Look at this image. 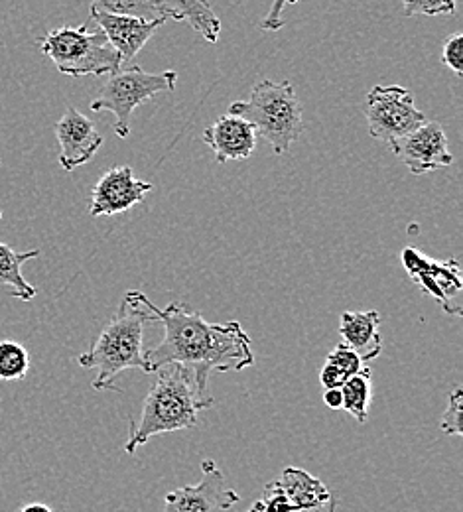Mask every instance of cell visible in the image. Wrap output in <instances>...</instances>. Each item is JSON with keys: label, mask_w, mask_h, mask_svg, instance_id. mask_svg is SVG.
Returning a JSON list of instances; mask_svg holds the SVG:
<instances>
[{"label": "cell", "mask_w": 463, "mask_h": 512, "mask_svg": "<svg viewBox=\"0 0 463 512\" xmlns=\"http://www.w3.org/2000/svg\"><path fill=\"white\" fill-rule=\"evenodd\" d=\"M138 300L152 321L164 327V339L144 351L148 373L176 363L190 369L207 388L211 373L245 371L255 365L251 337L239 321L207 323L188 304L172 302L158 308L142 292Z\"/></svg>", "instance_id": "obj_1"}, {"label": "cell", "mask_w": 463, "mask_h": 512, "mask_svg": "<svg viewBox=\"0 0 463 512\" xmlns=\"http://www.w3.org/2000/svg\"><path fill=\"white\" fill-rule=\"evenodd\" d=\"M213 406V396L201 386L198 377L182 365H164L148 392L138 420L131 424L127 453H134L150 438L192 430L198 426V414Z\"/></svg>", "instance_id": "obj_2"}, {"label": "cell", "mask_w": 463, "mask_h": 512, "mask_svg": "<svg viewBox=\"0 0 463 512\" xmlns=\"http://www.w3.org/2000/svg\"><path fill=\"white\" fill-rule=\"evenodd\" d=\"M148 321H152V318L140 304L138 290L127 292L121 308L103 327L95 345L77 359L83 369L97 371L93 381L95 390L117 388V377L129 369H140L142 373H148L142 349L144 325Z\"/></svg>", "instance_id": "obj_3"}, {"label": "cell", "mask_w": 463, "mask_h": 512, "mask_svg": "<svg viewBox=\"0 0 463 512\" xmlns=\"http://www.w3.org/2000/svg\"><path fill=\"white\" fill-rule=\"evenodd\" d=\"M229 115L253 125L257 136L265 138L278 156L288 152L306 128L302 105L290 81L257 83L247 101L231 103Z\"/></svg>", "instance_id": "obj_4"}, {"label": "cell", "mask_w": 463, "mask_h": 512, "mask_svg": "<svg viewBox=\"0 0 463 512\" xmlns=\"http://www.w3.org/2000/svg\"><path fill=\"white\" fill-rule=\"evenodd\" d=\"M40 50L48 56L60 73L81 77V75H111L123 67L121 56L109 44L101 30H89L87 26L71 28L62 26L48 32Z\"/></svg>", "instance_id": "obj_5"}, {"label": "cell", "mask_w": 463, "mask_h": 512, "mask_svg": "<svg viewBox=\"0 0 463 512\" xmlns=\"http://www.w3.org/2000/svg\"><path fill=\"white\" fill-rule=\"evenodd\" d=\"M178 85V73L174 69L150 73L133 65L111 73L99 95L91 101V111L111 113L113 128L119 138H127L131 132L134 109L152 99L158 93H170Z\"/></svg>", "instance_id": "obj_6"}, {"label": "cell", "mask_w": 463, "mask_h": 512, "mask_svg": "<svg viewBox=\"0 0 463 512\" xmlns=\"http://www.w3.org/2000/svg\"><path fill=\"white\" fill-rule=\"evenodd\" d=\"M369 134L387 144L422 127L428 119L416 109L414 97L400 85H375L365 103Z\"/></svg>", "instance_id": "obj_7"}, {"label": "cell", "mask_w": 463, "mask_h": 512, "mask_svg": "<svg viewBox=\"0 0 463 512\" xmlns=\"http://www.w3.org/2000/svg\"><path fill=\"white\" fill-rule=\"evenodd\" d=\"M402 264L414 284L430 294L450 316L462 314V272L456 258L434 260L420 251L406 247Z\"/></svg>", "instance_id": "obj_8"}, {"label": "cell", "mask_w": 463, "mask_h": 512, "mask_svg": "<svg viewBox=\"0 0 463 512\" xmlns=\"http://www.w3.org/2000/svg\"><path fill=\"white\" fill-rule=\"evenodd\" d=\"M398 160L416 176L436 170H446L454 164L448 136L436 121H426L422 127L389 144Z\"/></svg>", "instance_id": "obj_9"}, {"label": "cell", "mask_w": 463, "mask_h": 512, "mask_svg": "<svg viewBox=\"0 0 463 512\" xmlns=\"http://www.w3.org/2000/svg\"><path fill=\"white\" fill-rule=\"evenodd\" d=\"M201 471L198 485L180 487L164 497V512H225L239 503L241 497L227 485L215 461L205 459Z\"/></svg>", "instance_id": "obj_10"}, {"label": "cell", "mask_w": 463, "mask_h": 512, "mask_svg": "<svg viewBox=\"0 0 463 512\" xmlns=\"http://www.w3.org/2000/svg\"><path fill=\"white\" fill-rule=\"evenodd\" d=\"M152 192V184L134 178L131 166H121L109 170L99 178L91 193L89 213L93 217H109L119 215L133 209L136 203L144 201V197Z\"/></svg>", "instance_id": "obj_11"}, {"label": "cell", "mask_w": 463, "mask_h": 512, "mask_svg": "<svg viewBox=\"0 0 463 512\" xmlns=\"http://www.w3.org/2000/svg\"><path fill=\"white\" fill-rule=\"evenodd\" d=\"M56 136L60 142V164L66 172L87 164L103 146V134L91 119L81 115L77 109L67 107L64 117L56 125Z\"/></svg>", "instance_id": "obj_12"}, {"label": "cell", "mask_w": 463, "mask_h": 512, "mask_svg": "<svg viewBox=\"0 0 463 512\" xmlns=\"http://www.w3.org/2000/svg\"><path fill=\"white\" fill-rule=\"evenodd\" d=\"M91 20L97 22L99 30L105 34L109 44L121 56L123 64L133 62L134 56L146 46L154 32L164 24L158 20H140L133 16L109 14L103 10L91 8Z\"/></svg>", "instance_id": "obj_13"}, {"label": "cell", "mask_w": 463, "mask_h": 512, "mask_svg": "<svg viewBox=\"0 0 463 512\" xmlns=\"http://www.w3.org/2000/svg\"><path fill=\"white\" fill-rule=\"evenodd\" d=\"M253 125L235 115H223L203 130V142L211 148L217 164L247 160L257 146Z\"/></svg>", "instance_id": "obj_14"}, {"label": "cell", "mask_w": 463, "mask_h": 512, "mask_svg": "<svg viewBox=\"0 0 463 512\" xmlns=\"http://www.w3.org/2000/svg\"><path fill=\"white\" fill-rule=\"evenodd\" d=\"M381 314L369 312H343L339 323V335L343 345L349 347L363 363L377 359L383 351L381 341Z\"/></svg>", "instance_id": "obj_15"}, {"label": "cell", "mask_w": 463, "mask_h": 512, "mask_svg": "<svg viewBox=\"0 0 463 512\" xmlns=\"http://www.w3.org/2000/svg\"><path fill=\"white\" fill-rule=\"evenodd\" d=\"M290 503L300 512H324L330 505L331 493L328 487L312 473L300 467H286L278 477Z\"/></svg>", "instance_id": "obj_16"}, {"label": "cell", "mask_w": 463, "mask_h": 512, "mask_svg": "<svg viewBox=\"0 0 463 512\" xmlns=\"http://www.w3.org/2000/svg\"><path fill=\"white\" fill-rule=\"evenodd\" d=\"M91 8L140 20H158L164 24L170 20L184 22L174 0H91Z\"/></svg>", "instance_id": "obj_17"}, {"label": "cell", "mask_w": 463, "mask_h": 512, "mask_svg": "<svg viewBox=\"0 0 463 512\" xmlns=\"http://www.w3.org/2000/svg\"><path fill=\"white\" fill-rule=\"evenodd\" d=\"M36 256H40V251L16 253L10 245L0 243V286H8L12 290L10 294L22 302H30L38 294L36 286L28 284L26 278L22 276L24 262Z\"/></svg>", "instance_id": "obj_18"}, {"label": "cell", "mask_w": 463, "mask_h": 512, "mask_svg": "<svg viewBox=\"0 0 463 512\" xmlns=\"http://www.w3.org/2000/svg\"><path fill=\"white\" fill-rule=\"evenodd\" d=\"M343 410L351 414L359 424H365L369 418L371 406V369H363L361 373L349 377L343 386Z\"/></svg>", "instance_id": "obj_19"}, {"label": "cell", "mask_w": 463, "mask_h": 512, "mask_svg": "<svg viewBox=\"0 0 463 512\" xmlns=\"http://www.w3.org/2000/svg\"><path fill=\"white\" fill-rule=\"evenodd\" d=\"M184 20L198 32L205 42L215 44L221 34V20L207 0H174Z\"/></svg>", "instance_id": "obj_20"}, {"label": "cell", "mask_w": 463, "mask_h": 512, "mask_svg": "<svg viewBox=\"0 0 463 512\" xmlns=\"http://www.w3.org/2000/svg\"><path fill=\"white\" fill-rule=\"evenodd\" d=\"M30 371V355L26 347L12 339L0 341V381H22Z\"/></svg>", "instance_id": "obj_21"}, {"label": "cell", "mask_w": 463, "mask_h": 512, "mask_svg": "<svg viewBox=\"0 0 463 512\" xmlns=\"http://www.w3.org/2000/svg\"><path fill=\"white\" fill-rule=\"evenodd\" d=\"M255 512H300L286 497L278 479L270 481L261 495V499L251 507Z\"/></svg>", "instance_id": "obj_22"}, {"label": "cell", "mask_w": 463, "mask_h": 512, "mask_svg": "<svg viewBox=\"0 0 463 512\" xmlns=\"http://www.w3.org/2000/svg\"><path fill=\"white\" fill-rule=\"evenodd\" d=\"M404 16H438V14H454L456 0H400Z\"/></svg>", "instance_id": "obj_23"}, {"label": "cell", "mask_w": 463, "mask_h": 512, "mask_svg": "<svg viewBox=\"0 0 463 512\" xmlns=\"http://www.w3.org/2000/svg\"><path fill=\"white\" fill-rule=\"evenodd\" d=\"M462 406H463V390L462 386H456L450 392L448 398V408L442 416V432L448 436H462Z\"/></svg>", "instance_id": "obj_24"}, {"label": "cell", "mask_w": 463, "mask_h": 512, "mask_svg": "<svg viewBox=\"0 0 463 512\" xmlns=\"http://www.w3.org/2000/svg\"><path fill=\"white\" fill-rule=\"evenodd\" d=\"M326 363H331V365H335L347 379L349 377H353V375H357V373H361L363 369H365V365H363V361L349 349V347H345L343 343L341 345H337L333 351H331L330 355H328V361Z\"/></svg>", "instance_id": "obj_25"}, {"label": "cell", "mask_w": 463, "mask_h": 512, "mask_svg": "<svg viewBox=\"0 0 463 512\" xmlns=\"http://www.w3.org/2000/svg\"><path fill=\"white\" fill-rule=\"evenodd\" d=\"M442 64L450 67L456 75H463V34L460 32L446 38L442 48Z\"/></svg>", "instance_id": "obj_26"}, {"label": "cell", "mask_w": 463, "mask_h": 512, "mask_svg": "<svg viewBox=\"0 0 463 512\" xmlns=\"http://www.w3.org/2000/svg\"><path fill=\"white\" fill-rule=\"evenodd\" d=\"M286 4H296V0H274L272 2V8L268 10V14H266V18L263 20V24H261L263 30H266V32H276V30H280L284 26L282 12H284Z\"/></svg>", "instance_id": "obj_27"}, {"label": "cell", "mask_w": 463, "mask_h": 512, "mask_svg": "<svg viewBox=\"0 0 463 512\" xmlns=\"http://www.w3.org/2000/svg\"><path fill=\"white\" fill-rule=\"evenodd\" d=\"M345 381H347V377L335 365L326 363L322 367V371H320V383H322V386H326V388H341Z\"/></svg>", "instance_id": "obj_28"}, {"label": "cell", "mask_w": 463, "mask_h": 512, "mask_svg": "<svg viewBox=\"0 0 463 512\" xmlns=\"http://www.w3.org/2000/svg\"><path fill=\"white\" fill-rule=\"evenodd\" d=\"M324 402L331 410H341L343 408V394L341 388H326L324 392Z\"/></svg>", "instance_id": "obj_29"}, {"label": "cell", "mask_w": 463, "mask_h": 512, "mask_svg": "<svg viewBox=\"0 0 463 512\" xmlns=\"http://www.w3.org/2000/svg\"><path fill=\"white\" fill-rule=\"evenodd\" d=\"M20 512H54L48 505H42V503H32V505H26Z\"/></svg>", "instance_id": "obj_30"}, {"label": "cell", "mask_w": 463, "mask_h": 512, "mask_svg": "<svg viewBox=\"0 0 463 512\" xmlns=\"http://www.w3.org/2000/svg\"><path fill=\"white\" fill-rule=\"evenodd\" d=\"M337 507H339V499L331 495L330 505H328V512H337Z\"/></svg>", "instance_id": "obj_31"}, {"label": "cell", "mask_w": 463, "mask_h": 512, "mask_svg": "<svg viewBox=\"0 0 463 512\" xmlns=\"http://www.w3.org/2000/svg\"><path fill=\"white\" fill-rule=\"evenodd\" d=\"M247 512H255V511H253V509H249V511H247Z\"/></svg>", "instance_id": "obj_32"}, {"label": "cell", "mask_w": 463, "mask_h": 512, "mask_svg": "<svg viewBox=\"0 0 463 512\" xmlns=\"http://www.w3.org/2000/svg\"><path fill=\"white\" fill-rule=\"evenodd\" d=\"M0 219H2V213H0Z\"/></svg>", "instance_id": "obj_33"}, {"label": "cell", "mask_w": 463, "mask_h": 512, "mask_svg": "<svg viewBox=\"0 0 463 512\" xmlns=\"http://www.w3.org/2000/svg\"><path fill=\"white\" fill-rule=\"evenodd\" d=\"M296 2H300V0H296Z\"/></svg>", "instance_id": "obj_34"}]
</instances>
